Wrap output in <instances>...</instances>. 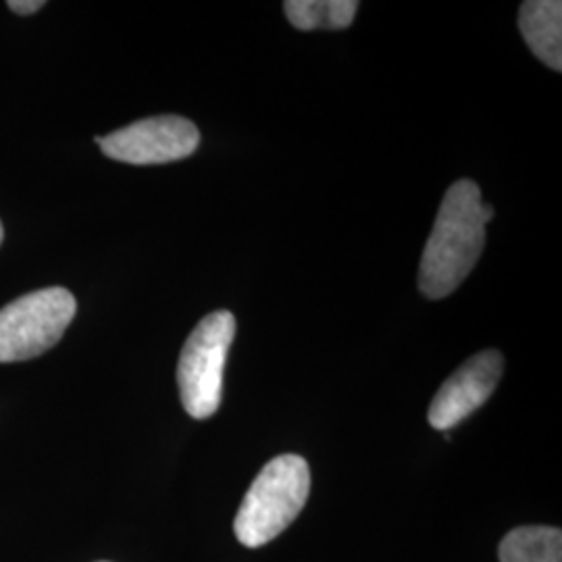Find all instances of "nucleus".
I'll use <instances>...</instances> for the list:
<instances>
[{
	"label": "nucleus",
	"mask_w": 562,
	"mask_h": 562,
	"mask_svg": "<svg viewBox=\"0 0 562 562\" xmlns=\"http://www.w3.org/2000/svg\"><path fill=\"white\" fill-rule=\"evenodd\" d=\"M236 336V317L229 311L206 315L183 344L178 364L181 404L194 419L217 413L223 396V369Z\"/></svg>",
	"instance_id": "7ed1b4c3"
},
{
	"label": "nucleus",
	"mask_w": 562,
	"mask_h": 562,
	"mask_svg": "<svg viewBox=\"0 0 562 562\" xmlns=\"http://www.w3.org/2000/svg\"><path fill=\"white\" fill-rule=\"evenodd\" d=\"M2 238H4V229H2V223H0V244H2Z\"/></svg>",
	"instance_id": "9b49d317"
},
{
	"label": "nucleus",
	"mask_w": 562,
	"mask_h": 562,
	"mask_svg": "<svg viewBox=\"0 0 562 562\" xmlns=\"http://www.w3.org/2000/svg\"><path fill=\"white\" fill-rule=\"evenodd\" d=\"M504 371L503 355L498 350H483L462 362L461 367L443 382L429 406V425L448 431L473 415L490 401Z\"/></svg>",
	"instance_id": "423d86ee"
},
{
	"label": "nucleus",
	"mask_w": 562,
	"mask_h": 562,
	"mask_svg": "<svg viewBox=\"0 0 562 562\" xmlns=\"http://www.w3.org/2000/svg\"><path fill=\"white\" fill-rule=\"evenodd\" d=\"M311 492V469L302 457L281 454L262 467L241 501L234 533L246 548H261L301 515Z\"/></svg>",
	"instance_id": "f03ea898"
},
{
	"label": "nucleus",
	"mask_w": 562,
	"mask_h": 562,
	"mask_svg": "<svg viewBox=\"0 0 562 562\" xmlns=\"http://www.w3.org/2000/svg\"><path fill=\"white\" fill-rule=\"evenodd\" d=\"M519 30L529 50L546 67L562 69V2L527 0L519 11Z\"/></svg>",
	"instance_id": "0eeeda50"
},
{
	"label": "nucleus",
	"mask_w": 562,
	"mask_h": 562,
	"mask_svg": "<svg viewBox=\"0 0 562 562\" xmlns=\"http://www.w3.org/2000/svg\"><path fill=\"white\" fill-rule=\"evenodd\" d=\"M9 7H11L15 13H20V15H32V13L41 11L42 7H44V2H42V0H11Z\"/></svg>",
	"instance_id": "9d476101"
},
{
	"label": "nucleus",
	"mask_w": 562,
	"mask_h": 562,
	"mask_svg": "<svg viewBox=\"0 0 562 562\" xmlns=\"http://www.w3.org/2000/svg\"><path fill=\"white\" fill-rule=\"evenodd\" d=\"M76 311L78 302L65 288L30 292L0 308V362L30 361L55 348Z\"/></svg>",
	"instance_id": "20e7f679"
},
{
	"label": "nucleus",
	"mask_w": 562,
	"mask_h": 562,
	"mask_svg": "<svg viewBox=\"0 0 562 562\" xmlns=\"http://www.w3.org/2000/svg\"><path fill=\"white\" fill-rule=\"evenodd\" d=\"M501 562H562V533L557 527H517L498 550Z\"/></svg>",
	"instance_id": "6e6552de"
},
{
	"label": "nucleus",
	"mask_w": 562,
	"mask_h": 562,
	"mask_svg": "<svg viewBox=\"0 0 562 562\" xmlns=\"http://www.w3.org/2000/svg\"><path fill=\"white\" fill-rule=\"evenodd\" d=\"M492 217L494 209L483 204L475 181L459 180L448 188L423 250L419 290L425 299H446L467 280L482 257L485 225Z\"/></svg>",
	"instance_id": "f257e3e1"
},
{
	"label": "nucleus",
	"mask_w": 562,
	"mask_h": 562,
	"mask_svg": "<svg viewBox=\"0 0 562 562\" xmlns=\"http://www.w3.org/2000/svg\"><path fill=\"white\" fill-rule=\"evenodd\" d=\"M97 142L113 161L165 165L194 155L201 144V132L180 115H159L125 125Z\"/></svg>",
	"instance_id": "39448f33"
},
{
	"label": "nucleus",
	"mask_w": 562,
	"mask_h": 562,
	"mask_svg": "<svg viewBox=\"0 0 562 562\" xmlns=\"http://www.w3.org/2000/svg\"><path fill=\"white\" fill-rule=\"evenodd\" d=\"M288 21L301 32L346 30L359 11L357 0H288L283 4Z\"/></svg>",
	"instance_id": "1a4fd4ad"
}]
</instances>
